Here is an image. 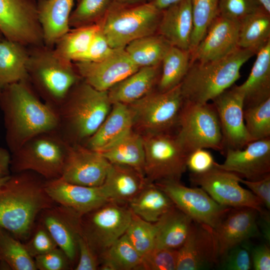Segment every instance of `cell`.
I'll list each match as a JSON object with an SVG mask.
<instances>
[{
    "instance_id": "obj_29",
    "label": "cell",
    "mask_w": 270,
    "mask_h": 270,
    "mask_svg": "<svg viewBox=\"0 0 270 270\" xmlns=\"http://www.w3.org/2000/svg\"><path fill=\"white\" fill-rule=\"evenodd\" d=\"M256 54L248 78L242 84L236 86L244 96V108L270 98V41Z\"/></svg>"
},
{
    "instance_id": "obj_36",
    "label": "cell",
    "mask_w": 270,
    "mask_h": 270,
    "mask_svg": "<svg viewBox=\"0 0 270 270\" xmlns=\"http://www.w3.org/2000/svg\"><path fill=\"white\" fill-rule=\"evenodd\" d=\"M100 22L92 25L71 28L54 45V50L61 58L71 62L80 60L87 52Z\"/></svg>"
},
{
    "instance_id": "obj_19",
    "label": "cell",
    "mask_w": 270,
    "mask_h": 270,
    "mask_svg": "<svg viewBox=\"0 0 270 270\" xmlns=\"http://www.w3.org/2000/svg\"><path fill=\"white\" fill-rule=\"evenodd\" d=\"M218 168L250 180L270 175V138L251 142L242 149H227Z\"/></svg>"
},
{
    "instance_id": "obj_31",
    "label": "cell",
    "mask_w": 270,
    "mask_h": 270,
    "mask_svg": "<svg viewBox=\"0 0 270 270\" xmlns=\"http://www.w3.org/2000/svg\"><path fill=\"white\" fill-rule=\"evenodd\" d=\"M98 152L110 164L130 166L144 174L145 158L142 137L134 128Z\"/></svg>"
},
{
    "instance_id": "obj_12",
    "label": "cell",
    "mask_w": 270,
    "mask_h": 270,
    "mask_svg": "<svg viewBox=\"0 0 270 270\" xmlns=\"http://www.w3.org/2000/svg\"><path fill=\"white\" fill-rule=\"evenodd\" d=\"M190 180L202 188L216 202L230 208H250L260 217H270L260 200L240 185L236 174L214 166L201 174H190Z\"/></svg>"
},
{
    "instance_id": "obj_2",
    "label": "cell",
    "mask_w": 270,
    "mask_h": 270,
    "mask_svg": "<svg viewBox=\"0 0 270 270\" xmlns=\"http://www.w3.org/2000/svg\"><path fill=\"white\" fill-rule=\"evenodd\" d=\"M46 181L34 172L24 171L10 174L0 188V227L20 240L29 238L38 216L54 205Z\"/></svg>"
},
{
    "instance_id": "obj_14",
    "label": "cell",
    "mask_w": 270,
    "mask_h": 270,
    "mask_svg": "<svg viewBox=\"0 0 270 270\" xmlns=\"http://www.w3.org/2000/svg\"><path fill=\"white\" fill-rule=\"evenodd\" d=\"M0 32L26 47L44 44L35 0H0Z\"/></svg>"
},
{
    "instance_id": "obj_51",
    "label": "cell",
    "mask_w": 270,
    "mask_h": 270,
    "mask_svg": "<svg viewBox=\"0 0 270 270\" xmlns=\"http://www.w3.org/2000/svg\"><path fill=\"white\" fill-rule=\"evenodd\" d=\"M114 50V48L109 44L100 27L94 36L87 52L79 61L100 60L109 56Z\"/></svg>"
},
{
    "instance_id": "obj_59",
    "label": "cell",
    "mask_w": 270,
    "mask_h": 270,
    "mask_svg": "<svg viewBox=\"0 0 270 270\" xmlns=\"http://www.w3.org/2000/svg\"><path fill=\"white\" fill-rule=\"evenodd\" d=\"M2 88H3V87H2V86L0 85V94L1 92H2Z\"/></svg>"
},
{
    "instance_id": "obj_49",
    "label": "cell",
    "mask_w": 270,
    "mask_h": 270,
    "mask_svg": "<svg viewBox=\"0 0 270 270\" xmlns=\"http://www.w3.org/2000/svg\"><path fill=\"white\" fill-rule=\"evenodd\" d=\"M78 260L75 270H96L100 264L98 256L82 234L78 241Z\"/></svg>"
},
{
    "instance_id": "obj_7",
    "label": "cell",
    "mask_w": 270,
    "mask_h": 270,
    "mask_svg": "<svg viewBox=\"0 0 270 270\" xmlns=\"http://www.w3.org/2000/svg\"><path fill=\"white\" fill-rule=\"evenodd\" d=\"M68 146L58 130L40 134L11 152L10 172H32L46 180L60 178Z\"/></svg>"
},
{
    "instance_id": "obj_55",
    "label": "cell",
    "mask_w": 270,
    "mask_h": 270,
    "mask_svg": "<svg viewBox=\"0 0 270 270\" xmlns=\"http://www.w3.org/2000/svg\"><path fill=\"white\" fill-rule=\"evenodd\" d=\"M181 0H152V4L158 9L162 10Z\"/></svg>"
},
{
    "instance_id": "obj_34",
    "label": "cell",
    "mask_w": 270,
    "mask_h": 270,
    "mask_svg": "<svg viewBox=\"0 0 270 270\" xmlns=\"http://www.w3.org/2000/svg\"><path fill=\"white\" fill-rule=\"evenodd\" d=\"M238 23L240 48L252 50L256 54L270 41V13L265 9L244 16Z\"/></svg>"
},
{
    "instance_id": "obj_23",
    "label": "cell",
    "mask_w": 270,
    "mask_h": 270,
    "mask_svg": "<svg viewBox=\"0 0 270 270\" xmlns=\"http://www.w3.org/2000/svg\"><path fill=\"white\" fill-rule=\"evenodd\" d=\"M40 216L41 224L58 246L65 253L71 264L74 262L78 256V238L81 234L80 217L60 205L45 209Z\"/></svg>"
},
{
    "instance_id": "obj_13",
    "label": "cell",
    "mask_w": 270,
    "mask_h": 270,
    "mask_svg": "<svg viewBox=\"0 0 270 270\" xmlns=\"http://www.w3.org/2000/svg\"><path fill=\"white\" fill-rule=\"evenodd\" d=\"M175 206L193 221L215 228L231 208L220 204L201 188H189L178 180L154 183Z\"/></svg>"
},
{
    "instance_id": "obj_25",
    "label": "cell",
    "mask_w": 270,
    "mask_h": 270,
    "mask_svg": "<svg viewBox=\"0 0 270 270\" xmlns=\"http://www.w3.org/2000/svg\"><path fill=\"white\" fill-rule=\"evenodd\" d=\"M148 182L144 174L137 170L110 163L101 186L108 200L128 204Z\"/></svg>"
},
{
    "instance_id": "obj_39",
    "label": "cell",
    "mask_w": 270,
    "mask_h": 270,
    "mask_svg": "<svg viewBox=\"0 0 270 270\" xmlns=\"http://www.w3.org/2000/svg\"><path fill=\"white\" fill-rule=\"evenodd\" d=\"M0 263L12 270H37L24 244L0 227Z\"/></svg>"
},
{
    "instance_id": "obj_18",
    "label": "cell",
    "mask_w": 270,
    "mask_h": 270,
    "mask_svg": "<svg viewBox=\"0 0 270 270\" xmlns=\"http://www.w3.org/2000/svg\"><path fill=\"white\" fill-rule=\"evenodd\" d=\"M110 163L98 152L82 144H69L61 178L74 184L99 186Z\"/></svg>"
},
{
    "instance_id": "obj_41",
    "label": "cell",
    "mask_w": 270,
    "mask_h": 270,
    "mask_svg": "<svg viewBox=\"0 0 270 270\" xmlns=\"http://www.w3.org/2000/svg\"><path fill=\"white\" fill-rule=\"evenodd\" d=\"M244 117L252 142L270 138V98L244 108Z\"/></svg>"
},
{
    "instance_id": "obj_40",
    "label": "cell",
    "mask_w": 270,
    "mask_h": 270,
    "mask_svg": "<svg viewBox=\"0 0 270 270\" xmlns=\"http://www.w3.org/2000/svg\"><path fill=\"white\" fill-rule=\"evenodd\" d=\"M193 30L190 51H192L204 37L209 26L218 14L219 0H190Z\"/></svg>"
},
{
    "instance_id": "obj_26",
    "label": "cell",
    "mask_w": 270,
    "mask_h": 270,
    "mask_svg": "<svg viewBox=\"0 0 270 270\" xmlns=\"http://www.w3.org/2000/svg\"><path fill=\"white\" fill-rule=\"evenodd\" d=\"M74 0H39L38 21L44 44L53 48L59 39L70 30V18Z\"/></svg>"
},
{
    "instance_id": "obj_9",
    "label": "cell",
    "mask_w": 270,
    "mask_h": 270,
    "mask_svg": "<svg viewBox=\"0 0 270 270\" xmlns=\"http://www.w3.org/2000/svg\"><path fill=\"white\" fill-rule=\"evenodd\" d=\"M184 104L180 84L168 91H153L128 104L133 119V128L141 134L171 133L176 127Z\"/></svg>"
},
{
    "instance_id": "obj_17",
    "label": "cell",
    "mask_w": 270,
    "mask_h": 270,
    "mask_svg": "<svg viewBox=\"0 0 270 270\" xmlns=\"http://www.w3.org/2000/svg\"><path fill=\"white\" fill-rule=\"evenodd\" d=\"M73 62L81 79L100 91H108L139 68L124 48L114 49L109 56L100 60Z\"/></svg>"
},
{
    "instance_id": "obj_46",
    "label": "cell",
    "mask_w": 270,
    "mask_h": 270,
    "mask_svg": "<svg viewBox=\"0 0 270 270\" xmlns=\"http://www.w3.org/2000/svg\"><path fill=\"white\" fill-rule=\"evenodd\" d=\"M218 267L224 270H250L252 268L250 254L245 242L230 250L222 257Z\"/></svg>"
},
{
    "instance_id": "obj_43",
    "label": "cell",
    "mask_w": 270,
    "mask_h": 270,
    "mask_svg": "<svg viewBox=\"0 0 270 270\" xmlns=\"http://www.w3.org/2000/svg\"><path fill=\"white\" fill-rule=\"evenodd\" d=\"M124 234L142 256L155 246L156 223L144 220L132 212L131 220Z\"/></svg>"
},
{
    "instance_id": "obj_56",
    "label": "cell",
    "mask_w": 270,
    "mask_h": 270,
    "mask_svg": "<svg viewBox=\"0 0 270 270\" xmlns=\"http://www.w3.org/2000/svg\"><path fill=\"white\" fill-rule=\"evenodd\" d=\"M111 1L113 3L124 5L136 4L148 2V0H111Z\"/></svg>"
},
{
    "instance_id": "obj_57",
    "label": "cell",
    "mask_w": 270,
    "mask_h": 270,
    "mask_svg": "<svg viewBox=\"0 0 270 270\" xmlns=\"http://www.w3.org/2000/svg\"><path fill=\"white\" fill-rule=\"evenodd\" d=\"M265 10L270 13V0H258Z\"/></svg>"
},
{
    "instance_id": "obj_4",
    "label": "cell",
    "mask_w": 270,
    "mask_h": 270,
    "mask_svg": "<svg viewBox=\"0 0 270 270\" xmlns=\"http://www.w3.org/2000/svg\"><path fill=\"white\" fill-rule=\"evenodd\" d=\"M254 54L238 48L218 60L190 63L180 84L184 102L203 104L212 100L234 85L240 77L242 66Z\"/></svg>"
},
{
    "instance_id": "obj_3",
    "label": "cell",
    "mask_w": 270,
    "mask_h": 270,
    "mask_svg": "<svg viewBox=\"0 0 270 270\" xmlns=\"http://www.w3.org/2000/svg\"><path fill=\"white\" fill-rule=\"evenodd\" d=\"M112 105L108 91L97 90L81 80L56 108L57 130L68 144H83L100 127Z\"/></svg>"
},
{
    "instance_id": "obj_44",
    "label": "cell",
    "mask_w": 270,
    "mask_h": 270,
    "mask_svg": "<svg viewBox=\"0 0 270 270\" xmlns=\"http://www.w3.org/2000/svg\"><path fill=\"white\" fill-rule=\"evenodd\" d=\"M178 250L154 248L143 255L138 270H176Z\"/></svg>"
},
{
    "instance_id": "obj_1",
    "label": "cell",
    "mask_w": 270,
    "mask_h": 270,
    "mask_svg": "<svg viewBox=\"0 0 270 270\" xmlns=\"http://www.w3.org/2000/svg\"><path fill=\"white\" fill-rule=\"evenodd\" d=\"M0 109L4 118L5 140L10 153L32 138L58 130L56 108L40 98L28 80L2 88Z\"/></svg>"
},
{
    "instance_id": "obj_61",
    "label": "cell",
    "mask_w": 270,
    "mask_h": 270,
    "mask_svg": "<svg viewBox=\"0 0 270 270\" xmlns=\"http://www.w3.org/2000/svg\"><path fill=\"white\" fill-rule=\"evenodd\" d=\"M148 0V2H150V1H151L152 0Z\"/></svg>"
},
{
    "instance_id": "obj_50",
    "label": "cell",
    "mask_w": 270,
    "mask_h": 270,
    "mask_svg": "<svg viewBox=\"0 0 270 270\" xmlns=\"http://www.w3.org/2000/svg\"><path fill=\"white\" fill-rule=\"evenodd\" d=\"M216 162L210 152L206 148H198L188 154L186 168L190 173L201 174L212 168Z\"/></svg>"
},
{
    "instance_id": "obj_10",
    "label": "cell",
    "mask_w": 270,
    "mask_h": 270,
    "mask_svg": "<svg viewBox=\"0 0 270 270\" xmlns=\"http://www.w3.org/2000/svg\"><path fill=\"white\" fill-rule=\"evenodd\" d=\"M144 151V174L148 182L178 180L186 170L188 154L175 134H142Z\"/></svg>"
},
{
    "instance_id": "obj_45",
    "label": "cell",
    "mask_w": 270,
    "mask_h": 270,
    "mask_svg": "<svg viewBox=\"0 0 270 270\" xmlns=\"http://www.w3.org/2000/svg\"><path fill=\"white\" fill-rule=\"evenodd\" d=\"M265 9L258 0H219L218 14L239 21L244 16Z\"/></svg>"
},
{
    "instance_id": "obj_20",
    "label": "cell",
    "mask_w": 270,
    "mask_h": 270,
    "mask_svg": "<svg viewBox=\"0 0 270 270\" xmlns=\"http://www.w3.org/2000/svg\"><path fill=\"white\" fill-rule=\"evenodd\" d=\"M239 23L218 14L203 38L191 52L190 64L222 58L238 48Z\"/></svg>"
},
{
    "instance_id": "obj_37",
    "label": "cell",
    "mask_w": 270,
    "mask_h": 270,
    "mask_svg": "<svg viewBox=\"0 0 270 270\" xmlns=\"http://www.w3.org/2000/svg\"><path fill=\"white\" fill-rule=\"evenodd\" d=\"M190 53L172 46L163 58L157 84L158 91L164 92L180 85L190 66Z\"/></svg>"
},
{
    "instance_id": "obj_54",
    "label": "cell",
    "mask_w": 270,
    "mask_h": 270,
    "mask_svg": "<svg viewBox=\"0 0 270 270\" xmlns=\"http://www.w3.org/2000/svg\"><path fill=\"white\" fill-rule=\"evenodd\" d=\"M11 153L10 150L0 146V178L10 174Z\"/></svg>"
},
{
    "instance_id": "obj_60",
    "label": "cell",
    "mask_w": 270,
    "mask_h": 270,
    "mask_svg": "<svg viewBox=\"0 0 270 270\" xmlns=\"http://www.w3.org/2000/svg\"><path fill=\"white\" fill-rule=\"evenodd\" d=\"M2 37H4V36L2 35V33L0 32V40L2 38Z\"/></svg>"
},
{
    "instance_id": "obj_38",
    "label": "cell",
    "mask_w": 270,
    "mask_h": 270,
    "mask_svg": "<svg viewBox=\"0 0 270 270\" xmlns=\"http://www.w3.org/2000/svg\"><path fill=\"white\" fill-rule=\"evenodd\" d=\"M142 257L124 234L99 256L100 269L138 270Z\"/></svg>"
},
{
    "instance_id": "obj_48",
    "label": "cell",
    "mask_w": 270,
    "mask_h": 270,
    "mask_svg": "<svg viewBox=\"0 0 270 270\" xmlns=\"http://www.w3.org/2000/svg\"><path fill=\"white\" fill-rule=\"evenodd\" d=\"M37 270H66L72 265L65 253L58 247L34 258Z\"/></svg>"
},
{
    "instance_id": "obj_8",
    "label": "cell",
    "mask_w": 270,
    "mask_h": 270,
    "mask_svg": "<svg viewBox=\"0 0 270 270\" xmlns=\"http://www.w3.org/2000/svg\"><path fill=\"white\" fill-rule=\"evenodd\" d=\"M176 127V138L188 154L198 148H210L224 154L221 127L212 103L184 102Z\"/></svg>"
},
{
    "instance_id": "obj_5",
    "label": "cell",
    "mask_w": 270,
    "mask_h": 270,
    "mask_svg": "<svg viewBox=\"0 0 270 270\" xmlns=\"http://www.w3.org/2000/svg\"><path fill=\"white\" fill-rule=\"evenodd\" d=\"M28 49V80L40 98L56 108L82 79L74 62L60 57L54 48L42 44Z\"/></svg>"
},
{
    "instance_id": "obj_22",
    "label": "cell",
    "mask_w": 270,
    "mask_h": 270,
    "mask_svg": "<svg viewBox=\"0 0 270 270\" xmlns=\"http://www.w3.org/2000/svg\"><path fill=\"white\" fill-rule=\"evenodd\" d=\"M258 212L250 208H231L214 228L220 260L230 248L259 234ZM220 261V260H219Z\"/></svg>"
},
{
    "instance_id": "obj_33",
    "label": "cell",
    "mask_w": 270,
    "mask_h": 270,
    "mask_svg": "<svg viewBox=\"0 0 270 270\" xmlns=\"http://www.w3.org/2000/svg\"><path fill=\"white\" fill-rule=\"evenodd\" d=\"M127 205L133 214L150 222H157L175 206L166 194L151 182H148Z\"/></svg>"
},
{
    "instance_id": "obj_52",
    "label": "cell",
    "mask_w": 270,
    "mask_h": 270,
    "mask_svg": "<svg viewBox=\"0 0 270 270\" xmlns=\"http://www.w3.org/2000/svg\"><path fill=\"white\" fill-rule=\"evenodd\" d=\"M238 180L246 186L262 202L268 210L270 208V175L258 180H250L238 176Z\"/></svg>"
},
{
    "instance_id": "obj_21",
    "label": "cell",
    "mask_w": 270,
    "mask_h": 270,
    "mask_svg": "<svg viewBox=\"0 0 270 270\" xmlns=\"http://www.w3.org/2000/svg\"><path fill=\"white\" fill-rule=\"evenodd\" d=\"M45 188L55 204L80 217L110 201L106 198L101 186L77 185L58 178L46 180Z\"/></svg>"
},
{
    "instance_id": "obj_53",
    "label": "cell",
    "mask_w": 270,
    "mask_h": 270,
    "mask_svg": "<svg viewBox=\"0 0 270 270\" xmlns=\"http://www.w3.org/2000/svg\"><path fill=\"white\" fill-rule=\"evenodd\" d=\"M252 268L255 270H270V249L262 244L254 247L249 246Z\"/></svg>"
},
{
    "instance_id": "obj_24",
    "label": "cell",
    "mask_w": 270,
    "mask_h": 270,
    "mask_svg": "<svg viewBox=\"0 0 270 270\" xmlns=\"http://www.w3.org/2000/svg\"><path fill=\"white\" fill-rule=\"evenodd\" d=\"M192 30L190 0H181L162 10L157 33L172 46L190 50Z\"/></svg>"
},
{
    "instance_id": "obj_35",
    "label": "cell",
    "mask_w": 270,
    "mask_h": 270,
    "mask_svg": "<svg viewBox=\"0 0 270 270\" xmlns=\"http://www.w3.org/2000/svg\"><path fill=\"white\" fill-rule=\"evenodd\" d=\"M172 46L156 33L135 40L124 48L132 62L139 68L158 66Z\"/></svg>"
},
{
    "instance_id": "obj_58",
    "label": "cell",
    "mask_w": 270,
    "mask_h": 270,
    "mask_svg": "<svg viewBox=\"0 0 270 270\" xmlns=\"http://www.w3.org/2000/svg\"><path fill=\"white\" fill-rule=\"evenodd\" d=\"M9 176H8L4 178H0V188L5 183V182L6 181V180L8 178Z\"/></svg>"
},
{
    "instance_id": "obj_42",
    "label": "cell",
    "mask_w": 270,
    "mask_h": 270,
    "mask_svg": "<svg viewBox=\"0 0 270 270\" xmlns=\"http://www.w3.org/2000/svg\"><path fill=\"white\" fill-rule=\"evenodd\" d=\"M76 8L70 18V28L100 22L109 10L111 0H76Z\"/></svg>"
},
{
    "instance_id": "obj_16",
    "label": "cell",
    "mask_w": 270,
    "mask_h": 270,
    "mask_svg": "<svg viewBox=\"0 0 270 270\" xmlns=\"http://www.w3.org/2000/svg\"><path fill=\"white\" fill-rule=\"evenodd\" d=\"M212 101L218 117L224 152L227 149H242L251 142L244 120V96L236 86H232Z\"/></svg>"
},
{
    "instance_id": "obj_27",
    "label": "cell",
    "mask_w": 270,
    "mask_h": 270,
    "mask_svg": "<svg viewBox=\"0 0 270 270\" xmlns=\"http://www.w3.org/2000/svg\"><path fill=\"white\" fill-rule=\"evenodd\" d=\"M160 66L161 64L140 68L114 84L108 90L111 103L128 104L154 91L158 81Z\"/></svg>"
},
{
    "instance_id": "obj_32",
    "label": "cell",
    "mask_w": 270,
    "mask_h": 270,
    "mask_svg": "<svg viewBox=\"0 0 270 270\" xmlns=\"http://www.w3.org/2000/svg\"><path fill=\"white\" fill-rule=\"evenodd\" d=\"M28 47L6 38L0 40V84L6 85L28 80Z\"/></svg>"
},
{
    "instance_id": "obj_47",
    "label": "cell",
    "mask_w": 270,
    "mask_h": 270,
    "mask_svg": "<svg viewBox=\"0 0 270 270\" xmlns=\"http://www.w3.org/2000/svg\"><path fill=\"white\" fill-rule=\"evenodd\" d=\"M24 244L28 252L34 258L58 247L50 234L42 224L38 226L31 238Z\"/></svg>"
},
{
    "instance_id": "obj_15",
    "label": "cell",
    "mask_w": 270,
    "mask_h": 270,
    "mask_svg": "<svg viewBox=\"0 0 270 270\" xmlns=\"http://www.w3.org/2000/svg\"><path fill=\"white\" fill-rule=\"evenodd\" d=\"M218 242L212 228L193 221L190 232L178 249L176 270H204L218 266Z\"/></svg>"
},
{
    "instance_id": "obj_28",
    "label": "cell",
    "mask_w": 270,
    "mask_h": 270,
    "mask_svg": "<svg viewBox=\"0 0 270 270\" xmlns=\"http://www.w3.org/2000/svg\"><path fill=\"white\" fill-rule=\"evenodd\" d=\"M132 128V116L128 106L114 102L108 115L96 131L82 144L100 152Z\"/></svg>"
},
{
    "instance_id": "obj_6",
    "label": "cell",
    "mask_w": 270,
    "mask_h": 270,
    "mask_svg": "<svg viewBox=\"0 0 270 270\" xmlns=\"http://www.w3.org/2000/svg\"><path fill=\"white\" fill-rule=\"evenodd\" d=\"M162 10L151 2L124 5L112 2L100 22L110 46L124 48L131 42L158 32Z\"/></svg>"
},
{
    "instance_id": "obj_30",
    "label": "cell",
    "mask_w": 270,
    "mask_h": 270,
    "mask_svg": "<svg viewBox=\"0 0 270 270\" xmlns=\"http://www.w3.org/2000/svg\"><path fill=\"white\" fill-rule=\"evenodd\" d=\"M192 222L190 216L174 206L155 222L154 248L178 250L188 238Z\"/></svg>"
},
{
    "instance_id": "obj_11",
    "label": "cell",
    "mask_w": 270,
    "mask_h": 270,
    "mask_svg": "<svg viewBox=\"0 0 270 270\" xmlns=\"http://www.w3.org/2000/svg\"><path fill=\"white\" fill-rule=\"evenodd\" d=\"M132 216L128 206L108 201L80 217L82 234L99 256L125 233Z\"/></svg>"
}]
</instances>
